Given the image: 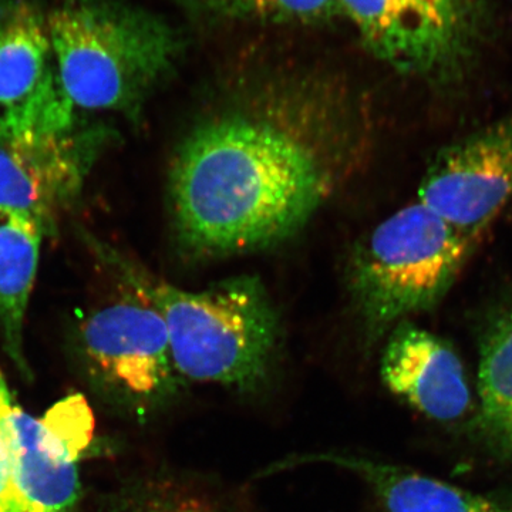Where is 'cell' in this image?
Here are the masks:
<instances>
[{"instance_id": "17", "label": "cell", "mask_w": 512, "mask_h": 512, "mask_svg": "<svg viewBox=\"0 0 512 512\" xmlns=\"http://www.w3.org/2000/svg\"><path fill=\"white\" fill-rule=\"evenodd\" d=\"M146 512H217L207 501L194 495H184V497L173 498L167 503L150 508Z\"/></svg>"}, {"instance_id": "16", "label": "cell", "mask_w": 512, "mask_h": 512, "mask_svg": "<svg viewBox=\"0 0 512 512\" xmlns=\"http://www.w3.org/2000/svg\"><path fill=\"white\" fill-rule=\"evenodd\" d=\"M12 396L5 375L0 369V512H18L13 494L12 457L6 431V410Z\"/></svg>"}, {"instance_id": "4", "label": "cell", "mask_w": 512, "mask_h": 512, "mask_svg": "<svg viewBox=\"0 0 512 512\" xmlns=\"http://www.w3.org/2000/svg\"><path fill=\"white\" fill-rule=\"evenodd\" d=\"M478 242L419 201L393 212L357 245L353 301L370 339L443 301Z\"/></svg>"}, {"instance_id": "3", "label": "cell", "mask_w": 512, "mask_h": 512, "mask_svg": "<svg viewBox=\"0 0 512 512\" xmlns=\"http://www.w3.org/2000/svg\"><path fill=\"white\" fill-rule=\"evenodd\" d=\"M110 271L133 285L163 316L175 367L185 382L254 392L268 380L279 319L265 286L242 275L187 291L148 274L114 249L99 248Z\"/></svg>"}, {"instance_id": "12", "label": "cell", "mask_w": 512, "mask_h": 512, "mask_svg": "<svg viewBox=\"0 0 512 512\" xmlns=\"http://www.w3.org/2000/svg\"><path fill=\"white\" fill-rule=\"evenodd\" d=\"M352 471L370 485L386 512H512L508 505L416 471L345 454L318 453L276 463L271 473L305 464Z\"/></svg>"}, {"instance_id": "1", "label": "cell", "mask_w": 512, "mask_h": 512, "mask_svg": "<svg viewBox=\"0 0 512 512\" xmlns=\"http://www.w3.org/2000/svg\"><path fill=\"white\" fill-rule=\"evenodd\" d=\"M362 103L322 69H269L231 84L171 158L168 202L180 248L221 258L301 231L365 160Z\"/></svg>"}, {"instance_id": "7", "label": "cell", "mask_w": 512, "mask_h": 512, "mask_svg": "<svg viewBox=\"0 0 512 512\" xmlns=\"http://www.w3.org/2000/svg\"><path fill=\"white\" fill-rule=\"evenodd\" d=\"M117 137L87 114L70 126L0 137V208L25 212L53 234Z\"/></svg>"}, {"instance_id": "9", "label": "cell", "mask_w": 512, "mask_h": 512, "mask_svg": "<svg viewBox=\"0 0 512 512\" xmlns=\"http://www.w3.org/2000/svg\"><path fill=\"white\" fill-rule=\"evenodd\" d=\"M511 200L512 114L444 147L417 195V201L476 242Z\"/></svg>"}, {"instance_id": "6", "label": "cell", "mask_w": 512, "mask_h": 512, "mask_svg": "<svg viewBox=\"0 0 512 512\" xmlns=\"http://www.w3.org/2000/svg\"><path fill=\"white\" fill-rule=\"evenodd\" d=\"M116 278L119 293L79 320L76 346L104 392L127 409L147 413L170 402L187 382L175 367L163 316L143 293Z\"/></svg>"}, {"instance_id": "14", "label": "cell", "mask_w": 512, "mask_h": 512, "mask_svg": "<svg viewBox=\"0 0 512 512\" xmlns=\"http://www.w3.org/2000/svg\"><path fill=\"white\" fill-rule=\"evenodd\" d=\"M478 396L485 433L512 456V302L495 313L481 338Z\"/></svg>"}, {"instance_id": "2", "label": "cell", "mask_w": 512, "mask_h": 512, "mask_svg": "<svg viewBox=\"0 0 512 512\" xmlns=\"http://www.w3.org/2000/svg\"><path fill=\"white\" fill-rule=\"evenodd\" d=\"M47 28L57 80L83 114L137 121L185 49L180 30L130 0H57Z\"/></svg>"}, {"instance_id": "8", "label": "cell", "mask_w": 512, "mask_h": 512, "mask_svg": "<svg viewBox=\"0 0 512 512\" xmlns=\"http://www.w3.org/2000/svg\"><path fill=\"white\" fill-rule=\"evenodd\" d=\"M6 431L18 512H72L80 497V456L93 437L86 400L67 397L36 417L12 396Z\"/></svg>"}, {"instance_id": "13", "label": "cell", "mask_w": 512, "mask_h": 512, "mask_svg": "<svg viewBox=\"0 0 512 512\" xmlns=\"http://www.w3.org/2000/svg\"><path fill=\"white\" fill-rule=\"evenodd\" d=\"M47 235L45 227L25 212L0 208V338L6 356L26 379V320Z\"/></svg>"}, {"instance_id": "15", "label": "cell", "mask_w": 512, "mask_h": 512, "mask_svg": "<svg viewBox=\"0 0 512 512\" xmlns=\"http://www.w3.org/2000/svg\"><path fill=\"white\" fill-rule=\"evenodd\" d=\"M197 18L220 23L319 26L342 18L339 0H180Z\"/></svg>"}, {"instance_id": "5", "label": "cell", "mask_w": 512, "mask_h": 512, "mask_svg": "<svg viewBox=\"0 0 512 512\" xmlns=\"http://www.w3.org/2000/svg\"><path fill=\"white\" fill-rule=\"evenodd\" d=\"M339 8L375 59L440 86L466 79L495 30L491 0H339Z\"/></svg>"}, {"instance_id": "10", "label": "cell", "mask_w": 512, "mask_h": 512, "mask_svg": "<svg viewBox=\"0 0 512 512\" xmlns=\"http://www.w3.org/2000/svg\"><path fill=\"white\" fill-rule=\"evenodd\" d=\"M82 116L57 80L43 3L0 0V137L70 126Z\"/></svg>"}, {"instance_id": "11", "label": "cell", "mask_w": 512, "mask_h": 512, "mask_svg": "<svg viewBox=\"0 0 512 512\" xmlns=\"http://www.w3.org/2000/svg\"><path fill=\"white\" fill-rule=\"evenodd\" d=\"M380 375L386 389L437 421H456L471 406L463 363L443 339L406 322L390 332Z\"/></svg>"}]
</instances>
